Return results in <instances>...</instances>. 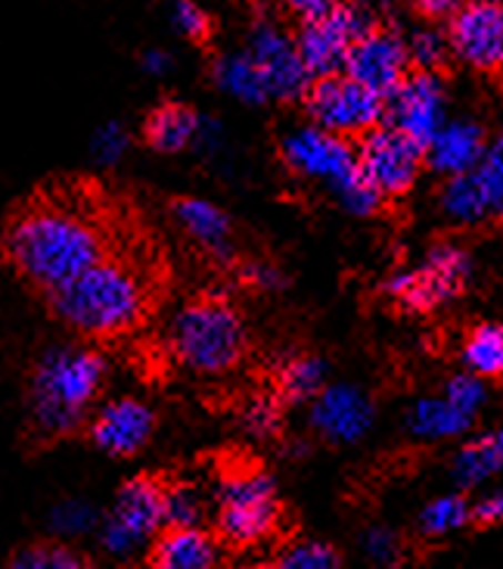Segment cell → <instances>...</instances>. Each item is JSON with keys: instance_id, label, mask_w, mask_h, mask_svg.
Returning a JSON list of instances; mask_svg holds the SVG:
<instances>
[{"instance_id": "6da1fadb", "label": "cell", "mask_w": 503, "mask_h": 569, "mask_svg": "<svg viewBox=\"0 0 503 569\" xmlns=\"http://www.w3.org/2000/svg\"><path fill=\"white\" fill-rule=\"evenodd\" d=\"M7 247L19 274L38 290L57 292L107 256V231L69 200H41L19 212Z\"/></svg>"}, {"instance_id": "7a4b0ae2", "label": "cell", "mask_w": 503, "mask_h": 569, "mask_svg": "<svg viewBox=\"0 0 503 569\" xmlns=\"http://www.w3.org/2000/svg\"><path fill=\"white\" fill-rule=\"evenodd\" d=\"M147 296H150V287L140 274V268L124 259L103 256L76 280L50 292V302L62 321L78 333L115 337V333L131 330L143 318Z\"/></svg>"}, {"instance_id": "3957f363", "label": "cell", "mask_w": 503, "mask_h": 569, "mask_svg": "<svg viewBox=\"0 0 503 569\" xmlns=\"http://www.w3.org/2000/svg\"><path fill=\"white\" fill-rule=\"evenodd\" d=\"M107 380V361L84 346H53L31 370L29 411L41 436H66L81 427Z\"/></svg>"}, {"instance_id": "277c9868", "label": "cell", "mask_w": 503, "mask_h": 569, "mask_svg": "<svg viewBox=\"0 0 503 569\" xmlns=\"http://www.w3.org/2000/svg\"><path fill=\"white\" fill-rule=\"evenodd\" d=\"M280 153L299 178L318 181L326 190H333L335 200L342 202L351 216H373L385 202L380 190L358 169V153L349 138L330 134V131L308 122L292 128L290 134H283Z\"/></svg>"}, {"instance_id": "5b68a950", "label": "cell", "mask_w": 503, "mask_h": 569, "mask_svg": "<svg viewBox=\"0 0 503 569\" xmlns=\"http://www.w3.org/2000/svg\"><path fill=\"white\" fill-rule=\"evenodd\" d=\"M171 349L183 368L218 377L240 365L245 352L243 318L218 299H202L183 306L171 321Z\"/></svg>"}, {"instance_id": "8992f818", "label": "cell", "mask_w": 503, "mask_h": 569, "mask_svg": "<svg viewBox=\"0 0 503 569\" xmlns=\"http://www.w3.org/2000/svg\"><path fill=\"white\" fill-rule=\"evenodd\" d=\"M280 517L274 479L261 470H237L218 492V529L233 545H255L271 536Z\"/></svg>"}, {"instance_id": "52a82bcc", "label": "cell", "mask_w": 503, "mask_h": 569, "mask_svg": "<svg viewBox=\"0 0 503 569\" xmlns=\"http://www.w3.org/2000/svg\"><path fill=\"white\" fill-rule=\"evenodd\" d=\"M162 526H165V489L150 477L131 479L122 486L103 523L100 532L103 551L115 560H131L155 539Z\"/></svg>"}, {"instance_id": "ba28073f", "label": "cell", "mask_w": 503, "mask_h": 569, "mask_svg": "<svg viewBox=\"0 0 503 569\" xmlns=\"http://www.w3.org/2000/svg\"><path fill=\"white\" fill-rule=\"evenodd\" d=\"M473 274V262L466 249L457 243H439L429 249V256L416 271H398L385 283L389 296H395L401 306L413 311H432L466 290Z\"/></svg>"}, {"instance_id": "9c48e42d", "label": "cell", "mask_w": 503, "mask_h": 569, "mask_svg": "<svg viewBox=\"0 0 503 569\" xmlns=\"http://www.w3.org/2000/svg\"><path fill=\"white\" fill-rule=\"evenodd\" d=\"M305 109L311 124L339 138H354L382 122V97L366 91L349 76L314 78L305 91Z\"/></svg>"}, {"instance_id": "30bf717a", "label": "cell", "mask_w": 503, "mask_h": 569, "mask_svg": "<svg viewBox=\"0 0 503 569\" xmlns=\"http://www.w3.org/2000/svg\"><path fill=\"white\" fill-rule=\"evenodd\" d=\"M358 153V169L370 184L382 193V200L389 197H404L426 162V147L416 143L408 134L395 131L392 124H376L361 134Z\"/></svg>"}, {"instance_id": "8fae6325", "label": "cell", "mask_w": 503, "mask_h": 569, "mask_svg": "<svg viewBox=\"0 0 503 569\" xmlns=\"http://www.w3.org/2000/svg\"><path fill=\"white\" fill-rule=\"evenodd\" d=\"M366 29H370V16L351 3H335L333 10H326L318 19H308L302 34L295 38V47H299V57H302V66L311 81L339 76L351 44Z\"/></svg>"}, {"instance_id": "7c38bea8", "label": "cell", "mask_w": 503, "mask_h": 569, "mask_svg": "<svg viewBox=\"0 0 503 569\" xmlns=\"http://www.w3.org/2000/svg\"><path fill=\"white\" fill-rule=\"evenodd\" d=\"M382 116L389 124L426 147L435 131L447 122V97L435 72H408L398 88L382 100Z\"/></svg>"}, {"instance_id": "4fadbf2b", "label": "cell", "mask_w": 503, "mask_h": 569, "mask_svg": "<svg viewBox=\"0 0 503 569\" xmlns=\"http://www.w3.org/2000/svg\"><path fill=\"white\" fill-rule=\"evenodd\" d=\"M249 60L259 66L264 88L271 100H302L311 84V76L302 66L295 38L274 26V22H259L249 34Z\"/></svg>"}, {"instance_id": "5bb4252c", "label": "cell", "mask_w": 503, "mask_h": 569, "mask_svg": "<svg viewBox=\"0 0 503 569\" xmlns=\"http://www.w3.org/2000/svg\"><path fill=\"white\" fill-rule=\"evenodd\" d=\"M447 47L466 66L494 72L503 62V10L497 0H473L463 3L451 16Z\"/></svg>"}, {"instance_id": "9a60e30c", "label": "cell", "mask_w": 503, "mask_h": 569, "mask_svg": "<svg viewBox=\"0 0 503 569\" xmlns=\"http://www.w3.org/2000/svg\"><path fill=\"white\" fill-rule=\"evenodd\" d=\"M408 41L392 29H366L345 57V76L364 84L376 97H389L398 81L408 76Z\"/></svg>"}, {"instance_id": "2e32d148", "label": "cell", "mask_w": 503, "mask_h": 569, "mask_svg": "<svg viewBox=\"0 0 503 569\" xmlns=\"http://www.w3.org/2000/svg\"><path fill=\"white\" fill-rule=\"evenodd\" d=\"M311 405V427L321 432L326 442L335 446H354L361 442L373 427V401L366 399L364 389L349 383L323 386Z\"/></svg>"}, {"instance_id": "e0dca14e", "label": "cell", "mask_w": 503, "mask_h": 569, "mask_svg": "<svg viewBox=\"0 0 503 569\" xmlns=\"http://www.w3.org/2000/svg\"><path fill=\"white\" fill-rule=\"evenodd\" d=\"M153 411L138 399H115L103 405L91 423L93 446L115 458L138 455L153 436Z\"/></svg>"}, {"instance_id": "ac0fdd59", "label": "cell", "mask_w": 503, "mask_h": 569, "mask_svg": "<svg viewBox=\"0 0 503 569\" xmlns=\"http://www.w3.org/2000/svg\"><path fill=\"white\" fill-rule=\"evenodd\" d=\"M482 153H485V131H482V124L470 122V119L444 122L435 131V138L426 143L429 166L444 178L475 169Z\"/></svg>"}, {"instance_id": "d6986e66", "label": "cell", "mask_w": 503, "mask_h": 569, "mask_svg": "<svg viewBox=\"0 0 503 569\" xmlns=\"http://www.w3.org/2000/svg\"><path fill=\"white\" fill-rule=\"evenodd\" d=\"M442 209L444 216L460 228H482L485 221H494L501 216L503 197L491 193L485 181L479 178V171L470 169L447 178L442 190Z\"/></svg>"}, {"instance_id": "ffe728a7", "label": "cell", "mask_w": 503, "mask_h": 569, "mask_svg": "<svg viewBox=\"0 0 503 569\" xmlns=\"http://www.w3.org/2000/svg\"><path fill=\"white\" fill-rule=\"evenodd\" d=\"M171 218L209 256L228 259L230 252H233V243H230V218L214 202L187 197V200H178L171 206Z\"/></svg>"}, {"instance_id": "44dd1931", "label": "cell", "mask_w": 503, "mask_h": 569, "mask_svg": "<svg viewBox=\"0 0 503 569\" xmlns=\"http://www.w3.org/2000/svg\"><path fill=\"white\" fill-rule=\"evenodd\" d=\"M218 545L199 526H168V532L155 541L150 569H214Z\"/></svg>"}, {"instance_id": "7402d4cb", "label": "cell", "mask_w": 503, "mask_h": 569, "mask_svg": "<svg viewBox=\"0 0 503 569\" xmlns=\"http://www.w3.org/2000/svg\"><path fill=\"white\" fill-rule=\"evenodd\" d=\"M475 423V417L463 415L460 408H454L444 396H429L420 399L408 411V430L413 439L420 442H444V439H460L466 436L470 427Z\"/></svg>"}, {"instance_id": "603a6c76", "label": "cell", "mask_w": 503, "mask_h": 569, "mask_svg": "<svg viewBox=\"0 0 503 569\" xmlns=\"http://www.w3.org/2000/svg\"><path fill=\"white\" fill-rule=\"evenodd\" d=\"M202 119L183 103H162L150 112V119L143 124L147 143L155 153H181L187 147H193L199 140Z\"/></svg>"}, {"instance_id": "cb8c5ba5", "label": "cell", "mask_w": 503, "mask_h": 569, "mask_svg": "<svg viewBox=\"0 0 503 569\" xmlns=\"http://www.w3.org/2000/svg\"><path fill=\"white\" fill-rule=\"evenodd\" d=\"M503 463V436L501 430H491L485 436L473 439L470 446L460 448V455L454 458V479L463 489L482 486L485 479H491Z\"/></svg>"}, {"instance_id": "d4e9b609", "label": "cell", "mask_w": 503, "mask_h": 569, "mask_svg": "<svg viewBox=\"0 0 503 569\" xmlns=\"http://www.w3.org/2000/svg\"><path fill=\"white\" fill-rule=\"evenodd\" d=\"M214 81L221 84V91H228L230 97L243 100V103H268V88L261 78L259 66L249 60V53H228L214 62Z\"/></svg>"}, {"instance_id": "484cf974", "label": "cell", "mask_w": 503, "mask_h": 569, "mask_svg": "<svg viewBox=\"0 0 503 569\" xmlns=\"http://www.w3.org/2000/svg\"><path fill=\"white\" fill-rule=\"evenodd\" d=\"M463 361L466 370L489 380V377H501L503 370V327L501 323H479L466 346H463Z\"/></svg>"}, {"instance_id": "4316f807", "label": "cell", "mask_w": 503, "mask_h": 569, "mask_svg": "<svg viewBox=\"0 0 503 569\" xmlns=\"http://www.w3.org/2000/svg\"><path fill=\"white\" fill-rule=\"evenodd\" d=\"M326 386V365L321 358H290L280 370V396L292 405L311 401Z\"/></svg>"}, {"instance_id": "83f0119b", "label": "cell", "mask_w": 503, "mask_h": 569, "mask_svg": "<svg viewBox=\"0 0 503 569\" xmlns=\"http://www.w3.org/2000/svg\"><path fill=\"white\" fill-rule=\"evenodd\" d=\"M466 523H470V505H466L463 495H442V498L429 501L423 513H420V529L426 532L429 539L451 536Z\"/></svg>"}, {"instance_id": "f1b7e54d", "label": "cell", "mask_w": 503, "mask_h": 569, "mask_svg": "<svg viewBox=\"0 0 503 569\" xmlns=\"http://www.w3.org/2000/svg\"><path fill=\"white\" fill-rule=\"evenodd\" d=\"M271 569H342V557L326 541L302 539L286 545Z\"/></svg>"}, {"instance_id": "f546056e", "label": "cell", "mask_w": 503, "mask_h": 569, "mask_svg": "<svg viewBox=\"0 0 503 569\" xmlns=\"http://www.w3.org/2000/svg\"><path fill=\"white\" fill-rule=\"evenodd\" d=\"M7 569H88V563L62 545H34L19 551Z\"/></svg>"}, {"instance_id": "4dcf8cb0", "label": "cell", "mask_w": 503, "mask_h": 569, "mask_svg": "<svg viewBox=\"0 0 503 569\" xmlns=\"http://www.w3.org/2000/svg\"><path fill=\"white\" fill-rule=\"evenodd\" d=\"M444 399L451 401L454 408H460L463 415L479 417V411L485 408V401H489V386L482 377H475V373H457V377H451L447 386H444Z\"/></svg>"}, {"instance_id": "1f68e13d", "label": "cell", "mask_w": 503, "mask_h": 569, "mask_svg": "<svg viewBox=\"0 0 503 569\" xmlns=\"http://www.w3.org/2000/svg\"><path fill=\"white\" fill-rule=\"evenodd\" d=\"M205 517V501L193 486L165 489V526H199Z\"/></svg>"}, {"instance_id": "d6a6232c", "label": "cell", "mask_w": 503, "mask_h": 569, "mask_svg": "<svg viewBox=\"0 0 503 569\" xmlns=\"http://www.w3.org/2000/svg\"><path fill=\"white\" fill-rule=\"evenodd\" d=\"M447 57H451V47H447V34H442V31H420V34H413V41L408 44V60L420 72L442 69Z\"/></svg>"}, {"instance_id": "836d02e7", "label": "cell", "mask_w": 503, "mask_h": 569, "mask_svg": "<svg viewBox=\"0 0 503 569\" xmlns=\"http://www.w3.org/2000/svg\"><path fill=\"white\" fill-rule=\"evenodd\" d=\"M93 523H97V510L88 501H78V498L62 501L50 513V526L57 536H84L88 529H93Z\"/></svg>"}, {"instance_id": "e575fe53", "label": "cell", "mask_w": 503, "mask_h": 569, "mask_svg": "<svg viewBox=\"0 0 503 569\" xmlns=\"http://www.w3.org/2000/svg\"><path fill=\"white\" fill-rule=\"evenodd\" d=\"M171 22H174V29L181 31L183 38H193V41L209 38V31H212V19H209V13L199 7L197 0H174L171 3Z\"/></svg>"}, {"instance_id": "d590c367", "label": "cell", "mask_w": 503, "mask_h": 569, "mask_svg": "<svg viewBox=\"0 0 503 569\" xmlns=\"http://www.w3.org/2000/svg\"><path fill=\"white\" fill-rule=\"evenodd\" d=\"M364 551L376 567H395L398 557H401V541H398V536L392 529L373 526L364 536Z\"/></svg>"}, {"instance_id": "8d00e7d4", "label": "cell", "mask_w": 503, "mask_h": 569, "mask_svg": "<svg viewBox=\"0 0 503 569\" xmlns=\"http://www.w3.org/2000/svg\"><path fill=\"white\" fill-rule=\"evenodd\" d=\"M245 430L255 432V436H271L280 430V401L271 396H261V399L249 401L245 408Z\"/></svg>"}, {"instance_id": "74e56055", "label": "cell", "mask_w": 503, "mask_h": 569, "mask_svg": "<svg viewBox=\"0 0 503 569\" xmlns=\"http://www.w3.org/2000/svg\"><path fill=\"white\" fill-rule=\"evenodd\" d=\"M124 150H128V134H124L122 124L109 122L97 131V138H93V153H97L100 162L115 166V162L124 156Z\"/></svg>"}, {"instance_id": "f35d334b", "label": "cell", "mask_w": 503, "mask_h": 569, "mask_svg": "<svg viewBox=\"0 0 503 569\" xmlns=\"http://www.w3.org/2000/svg\"><path fill=\"white\" fill-rule=\"evenodd\" d=\"M470 520L479 526H494L503 520V495L491 492L485 498H479L473 508H470Z\"/></svg>"}, {"instance_id": "ab89813d", "label": "cell", "mask_w": 503, "mask_h": 569, "mask_svg": "<svg viewBox=\"0 0 503 569\" xmlns=\"http://www.w3.org/2000/svg\"><path fill=\"white\" fill-rule=\"evenodd\" d=\"M243 278L252 283V287H259V290H276L283 278H280V271H276L274 264H264V262H252L243 268Z\"/></svg>"}, {"instance_id": "60d3db41", "label": "cell", "mask_w": 503, "mask_h": 569, "mask_svg": "<svg viewBox=\"0 0 503 569\" xmlns=\"http://www.w3.org/2000/svg\"><path fill=\"white\" fill-rule=\"evenodd\" d=\"M413 7L426 19H451L463 7V0H413Z\"/></svg>"}, {"instance_id": "b9f144b4", "label": "cell", "mask_w": 503, "mask_h": 569, "mask_svg": "<svg viewBox=\"0 0 503 569\" xmlns=\"http://www.w3.org/2000/svg\"><path fill=\"white\" fill-rule=\"evenodd\" d=\"M283 3H286L302 22H308V19H318V16H323L326 10H333L339 0H283Z\"/></svg>"}, {"instance_id": "7bdbcfd3", "label": "cell", "mask_w": 503, "mask_h": 569, "mask_svg": "<svg viewBox=\"0 0 503 569\" xmlns=\"http://www.w3.org/2000/svg\"><path fill=\"white\" fill-rule=\"evenodd\" d=\"M143 69L150 72V76H165L168 69H171V57H168L165 50H147L143 53Z\"/></svg>"}]
</instances>
